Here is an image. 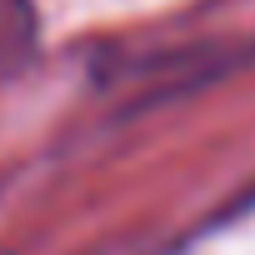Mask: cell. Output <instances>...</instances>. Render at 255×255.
Here are the masks:
<instances>
[{"instance_id": "1", "label": "cell", "mask_w": 255, "mask_h": 255, "mask_svg": "<svg viewBox=\"0 0 255 255\" xmlns=\"http://www.w3.org/2000/svg\"><path fill=\"white\" fill-rule=\"evenodd\" d=\"M245 65H255V35H210V40H190V45L145 55L125 70V80H135V90L125 95L120 120L160 110L180 95H195V90H205V85H215Z\"/></svg>"}]
</instances>
